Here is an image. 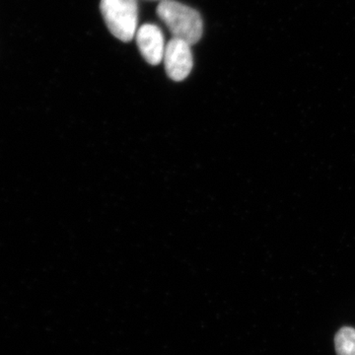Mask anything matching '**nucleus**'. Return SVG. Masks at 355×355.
I'll list each match as a JSON object with an SVG mask.
<instances>
[{"mask_svg": "<svg viewBox=\"0 0 355 355\" xmlns=\"http://www.w3.org/2000/svg\"><path fill=\"white\" fill-rule=\"evenodd\" d=\"M158 17L167 26L173 38L183 40L191 46L202 39L203 21L195 9L175 0H163L156 9Z\"/></svg>", "mask_w": 355, "mask_h": 355, "instance_id": "nucleus-1", "label": "nucleus"}, {"mask_svg": "<svg viewBox=\"0 0 355 355\" xmlns=\"http://www.w3.org/2000/svg\"><path fill=\"white\" fill-rule=\"evenodd\" d=\"M100 10L109 31L116 39L128 43L135 38L139 24L137 0H101Z\"/></svg>", "mask_w": 355, "mask_h": 355, "instance_id": "nucleus-2", "label": "nucleus"}, {"mask_svg": "<svg viewBox=\"0 0 355 355\" xmlns=\"http://www.w3.org/2000/svg\"><path fill=\"white\" fill-rule=\"evenodd\" d=\"M166 73L172 80L183 81L190 76L193 67L191 44L183 40L172 38L168 42L164 51Z\"/></svg>", "mask_w": 355, "mask_h": 355, "instance_id": "nucleus-3", "label": "nucleus"}, {"mask_svg": "<svg viewBox=\"0 0 355 355\" xmlns=\"http://www.w3.org/2000/svg\"><path fill=\"white\" fill-rule=\"evenodd\" d=\"M137 46L144 60L151 65L160 64L164 58V35L158 26L142 25L135 35Z\"/></svg>", "mask_w": 355, "mask_h": 355, "instance_id": "nucleus-4", "label": "nucleus"}, {"mask_svg": "<svg viewBox=\"0 0 355 355\" xmlns=\"http://www.w3.org/2000/svg\"><path fill=\"white\" fill-rule=\"evenodd\" d=\"M335 343L338 355H355V329L343 327L336 334Z\"/></svg>", "mask_w": 355, "mask_h": 355, "instance_id": "nucleus-5", "label": "nucleus"}, {"mask_svg": "<svg viewBox=\"0 0 355 355\" xmlns=\"http://www.w3.org/2000/svg\"><path fill=\"white\" fill-rule=\"evenodd\" d=\"M153 1H155V0H153ZM159 1H163V0H159Z\"/></svg>", "mask_w": 355, "mask_h": 355, "instance_id": "nucleus-6", "label": "nucleus"}]
</instances>
